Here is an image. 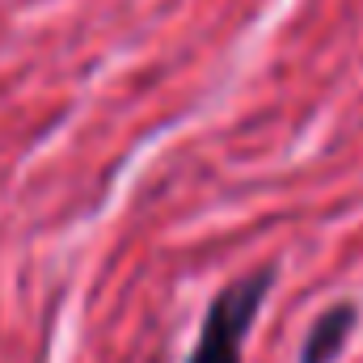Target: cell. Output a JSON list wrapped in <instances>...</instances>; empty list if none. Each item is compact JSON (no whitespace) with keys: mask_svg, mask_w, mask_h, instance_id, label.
I'll return each instance as SVG.
<instances>
[{"mask_svg":"<svg viewBox=\"0 0 363 363\" xmlns=\"http://www.w3.org/2000/svg\"><path fill=\"white\" fill-rule=\"evenodd\" d=\"M274 279H279V267H258V271L241 274L237 283H228L207 304L199 342H194V351H190L186 363H241V342L254 330Z\"/></svg>","mask_w":363,"mask_h":363,"instance_id":"6da1fadb","label":"cell"},{"mask_svg":"<svg viewBox=\"0 0 363 363\" xmlns=\"http://www.w3.org/2000/svg\"><path fill=\"white\" fill-rule=\"evenodd\" d=\"M359 325V304L342 300V304H330L304 334L300 342V363H338L351 330Z\"/></svg>","mask_w":363,"mask_h":363,"instance_id":"7a4b0ae2","label":"cell"}]
</instances>
